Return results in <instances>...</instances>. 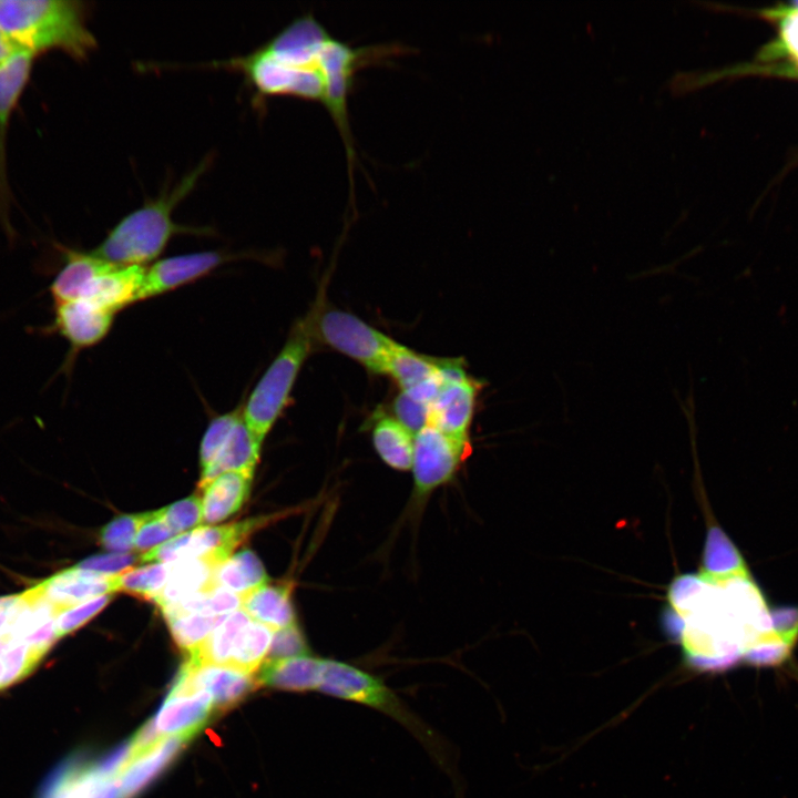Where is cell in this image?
<instances>
[{
  "label": "cell",
  "mask_w": 798,
  "mask_h": 798,
  "mask_svg": "<svg viewBox=\"0 0 798 798\" xmlns=\"http://www.w3.org/2000/svg\"><path fill=\"white\" fill-rule=\"evenodd\" d=\"M253 475L248 470L228 471L201 485L203 523L216 524L237 512L247 499Z\"/></svg>",
  "instance_id": "44dd1931"
},
{
  "label": "cell",
  "mask_w": 798,
  "mask_h": 798,
  "mask_svg": "<svg viewBox=\"0 0 798 798\" xmlns=\"http://www.w3.org/2000/svg\"><path fill=\"white\" fill-rule=\"evenodd\" d=\"M212 697L202 690L171 688L156 715L149 722L163 739L195 736L214 712Z\"/></svg>",
  "instance_id": "9a60e30c"
},
{
  "label": "cell",
  "mask_w": 798,
  "mask_h": 798,
  "mask_svg": "<svg viewBox=\"0 0 798 798\" xmlns=\"http://www.w3.org/2000/svg\"><path fill=\"white\" fill-rule=\"evenodd\" d=\"M184 740L166 737L149 750L130 758L116 779L123 798H134L160 776L182 750Z\"/></svg>",
  "instance_id": "ffe728a7"
},
{
  "label": "cell",
  "mask_w": 798,
  "mask_h": 798,
  "mask_svg": "<svg viewBox=\"0 0 798 798\" xmlns=\"http://www.w3.org/2000/svg\"><path fill=\"white\" fill-rule=\"evenodd\" d=\"M471 450V443L456 441L429 423L421 429L415 436L411 467L416 501L424 502L449 483Z\"/></svg>",
  "instance_id": "9c48e42d"
},
{
  "label": "cell",
  "mask_w": 798,
  "mask_h": 798,
  "mask_svg": "<svg viewBox=\"0 0 798 798\" xmlns=\"http://www.w3.org/2000/svg\"><path fill=\"white\" fill-rule=\"evenodd\" d=\"M114 316V313L83 299L53 303V320L42 332L58 334L68 341L70 351L64 367H70L79 351L95 346L106 337Z\"/></svg>",
  "instance_id": "4fadbf2b"
},
{
  "label": "cell",
  "mask_w": 798,
  "mask_h": 798,
  "mask_svg": "<svg viewBox=\"0 0 798 798\" xmlns=\"http://www.w3.org/2000/svg\"><path fill=\"white\" fill-rule=\"evenodd\" d=\"M221 563L214 552L174 562L166 584L152 601L163 610L192 595L215 589L213 577Z\"/></svg>",
  "instance_id": "d6986e66"
},
{
  "label": "cell",
  "mask_w": 798,
  "mask_h": 798,
  "mask_svg": "<svg viewBox=\"0 0 798 798\" xmlns=\"http://www.w3.org/2000/svg\"><path fill=\"white\" fill-rule=\"evenodd\" d=\"M136 556L129 553H105L90 556L76 567L103 574H117L131 567Z\"/></svg>",
  "instance_id": "b9f144b4"
},
{
  "label": "cell",
  "mask_w": 798,
  "mask_h": 798,
  "mask_svg": "<svg viewBox=\"0 0 798 798\" xmlns=\"http://www.w3.org/2000/svg\"><path fill=\"white\" fill-rule=\"evenodd\" d=\"M165 522L178 535L203 523L202 498L191 495L162 509Z\"/></svg>",
  "instance_id": "8d00e7d4"
},
{
  "label": "cell",
  "mask_w": 798,
  "mask_h": 798,
  "mask_svg": "<svg viewBox=\"0 0 798 798\" xmlns=\"http://www.w3.org/2000/svg\"><path fill=\"white\" fill-rule=\"evenodd\" d=\"M371 438L376 452L388 467L411 470L415 436L393 416L379 411L374 417Z\"/></svg>",
  "instance_id": "d4e9b609"
},
{
  "label": "cell",
  "mask_w": 798,
  "mask_h": 798,
  "mask_svg": "<svg viewBox=\"0 0 798 798\" xmlns=\"http://www.w3.org/2000/svg\"><path fill=\"white\" fill-rule=\"evenodd\" d=\"M444 361L446 358L421 355L395 341L388 356L386 374L405 391L438 376Z\"/></svg>",
  "instance_id": "83f0119b"
},
{
  "label": "cell",
  "mask_w": 798,
  "mask_h": 798,
  "mask_svg": "<svg viewBox=\"0 0 798 798\" xmlns=\"http://www.w3.org/2000/svg\"><path fill=\"white\" fill-rule=\"evenodd\" d=\"M40 798H123L116 777L80 757L61 765L45 784Z\"/></svg>",
  "instance_id": "2e32d148"
},
{
  "label": "cell",
  "mask_w": 798,
  "mask_h": 798,
  "mask_svg": "<svg viewBox=\"0 0 798 798\" xmlns=\"http://www.w3.org/2000/svg\"><path fill=\"white\" fill-rule=\"evenodd\" d=\"M206 167L207 161L202 162L174 188L125 215L91 252L114 265L145 266L164 252L175 235L211 233L205 228L177 224L172 217L175 207L193 191Z\"/></svg>",
  "instance_id": "277c9868"
},
{
  "label": "cell",
  "mask_w": 798,
  "mask_h": 798,
  "mask_svg": "<svg viewBox=\"0 0 798 798\" xmlns=\"http://www.w3.org/2000/svg\"><path fill=\"white\" fill-rule=\"evenodd\" d=\"M274 519V515H269L223 525L200 526L143 553L139 560L144 563H174L214 552L224 562L252 533Z\"/></svg>",
  "instance_id": "ba28073f"
},
{
  "label": "cell",
  "mask_w": 798,
  "mask_h": 798,
  "mask_svg": "<svg viewBox=\"0 0 798 798\" xmlns=\"http://www.w3.org/2000/svg\"><path fill=\"white\" fill-rule=\"evenodd\" d=\"M111 598L112 594H105L62 611L55 620L58 637L61 638L88 623L110 603Z\"/></svg>",
  "instance_id": "74e56055"
},
{
  "label": "cell",
  "mask_w": 798,
  "mask_h": 798,
  "mask_svg": "<svg viewBox=\"0 0 798 798\" xmlns=\"http://www.w3.org/2000/svg\"><path fill=\"white\" fill-rule=\"evenodd\" d=\"M317 692L390 716L416 736L442 767L447 765L446 750L436 732L410 710L378 676L346 662L324 658Z\"/></svg>",
  "instance_id": "8992f818"
},
{
  "label": "cell",
  "mask_w": 798,
  "mask_h": 798,
  "mask_svg": "<svg viewBox=\"0 0 798 798\" xmlns=\"http://www.w3.org/2000/svg\"><path fill=\"white\" fill-rule=\"evenodd\" d=\"M400 49L398 44L351 45L331 34L308 12L254 52L219 65L244 73L262 96H293L320 103L338 129L351 170L357 160L348 100L357 73L388 61Z\"/></svg>",
  "instance_id": "6da1fadb"
},
{
  "label": "cell",
  "mask_w": 798,
  "mask_h": 798,
  "mask_svg": "<svg viewBox=\"0 0 798 798\" xmlns=\"http://www.w3.org/2000/svg\"><path fill=\"white\" fill-rule=\"evenodd\" d=\"M115 574L76 566L63 570L32 586L37 594L61 612L84 601L115 593Z\"/></svg>",
  "instance_id": "e0dca14e"
},
{
  "label": "cell",
  "mask_w": 798,
  "mask_h": 798,
  "mask_svg": "<svg viewBox=\"0 0 798 798\" xmlns=\"http://www.w3.org/2000/svg\"><path fill=\"white\" fill-rule=\"evenodd\" d=\"M442 374L428 423L456 441L471 443L469 430L481 382L467 375L461 359H447Z\"/></svg>",
  "instance_id": "30bf717a"
},
{
  "label": "cell",
  "mask_w": 798,
  "mask_h": 798,
  "mask_svg": "<svg viewBox=\"0 0 798 798\" xmlns=\"http://www.w3.org/2000/svg\"><path fill=\"white\" fill-rule=\"evenodd\" d=\"M173 563H151L115 574V593L124 592L153 600L166 584Z\"/></svg>",
  "instance_id": "d6a6232c"
},
{
  "label": "cell",
  "mask_w": 798,
  "mask_h": 798,
  "mask_svg": "<svg viewBox=\"0 0 798 798\" xmlns=\"http://www.w3.org/2000/svg\"><path fill=\"white\" fill-rule=\"evenodd\" d=\"M738 569V567H737ZM735 569H705L677 577L668 590L665 616L668 631L679 643L689 665L700 671H723L747 656L740 625V594L748 583Z\"/></svg>",
  "instance_id": "7a4b0ae2"
},
{
  "label": "cell",
  "mask_w": 798,
  "mask_h": 798,
  "mask_svg": "<svg viewBox=\"0 0 798 798\" xmlns=\"http://www.w3.org/2000/svg\"><path fill=\"white\" fill-rule=\"evenodd\" d=\"M0 29L34 58L54 50L84 61L98 45L84 3L75 0H0Z\"/></svg>",
  "instance_id": "3957f363"
},
{
  "label": "cell",
  "mask_w": 798,
  "mask_h": 798,
  "mask_svg": "<svg viewBox=\"0 0 798 798\" xmlns=\"http://www.w3.org/2000/svg\"><path fill=\"white\" fill-rule=\"evenodd\" d=\"M267 581L263 563L249 549H244L221 563L213 577L215 589H225L241 596Z\"/></svg>",
  "instance_id": "4316f807"
},
{
  "label": "cell",
  "mask_w": 798,
  "mask_h": 798,
  "mask_svg": "<svg viewBox=\"0 0 798 798\" xmlns=\"http://www.w3.org/2000/svg\"><path fill=\"white\" fill-rule=\"evenodd\" d=\"M238 607H242V596L239 594L216 587L192 595L161 611L165 620H167L186 614L228 615L237 611Z\"/></svg>",
  "instance_id": "4dcf8cb0"
},
{
  "label": "cell",
  "mask_w": 798,
  "mask_h": 798,
  "mask_svg": "<svg viewBox=\"0 0 798 798\" xmlns=\"http://www.w3.org/2000/svg\"><path fill=\"white\" fill-rule=\"evenodd\" d=\"M393 417L413 436L429 422L430 405L401 391L392 403Z\"/></svg>",
  "instance_id": "f35d334b"
},
{
  "label": "cell",
  "mask_w": 798,
  "mask_h": 798,
  "mask_svg": "<svg viewBox=\"0 0 798 798\" xmlns=\"http://www.w3.org/2000/svg\"><path fill=\"white\" fill-rule=\"evenodd\" d=\"M314 330L316 340L356 360L374 374H386L395 340L348 311L327 309L324 296Z\"/></svg>",
  "instance_id": "52a82bcc"
},
{
  "label": "cell",
  "mask_w": 798,
  "mask_h": 798,
  "mask_svg": "<svg viewBox=\"0 0 798 798\" xmlns=\"http://www.w3.org/2000/svg\"><path fill=\"white\" fill-rule=\"evenodd\" d=\"M243 406L214 417L208 423L200 447V464L204 470L219 453L233 429L243 418Z\"/></svg>",
  "instance_id": "e575fe53"
},
{
  "label": "cell",
  "mask_w": 798,
  "mask_h": 798,
  "mask_svg": "<svg viewBox=\"0 0 798 798\" xmlns=\"http://www.w3.org/2000/svg\"><path fill=\"white\" fill-rule=\"evenodd\" d=\"M258 685L257 677L228 666L186 661L172 688L202 690L212 697L214 709L222 712L242 702Z\"/></svg>",
  "instance_id": "5bb4252c"
},
{
  "label": "cell",
  "mask_w": 798,
  "mask_h": 798,
  "mask_svg": "<svg viewBox=\"0 0 798 798\" xmlns=\"http://www.w3.org/2000/svg\"><path fill=\"white\" fill-rule=\"evenodd\" d=\"M145 272V266L113 265L95 277L79 299L116 314L137 301Z\"/></svg>",
  "instance_id": "ac0fdd59"
},
{
  "label": "cell",
  "mask_w": 798,
  "mask_h": 798,
  "mask_svg": "<svg viewBox=\"0 0 798 798\" xmlns=\"http://www.w3.org/2000/svg\"><path fill=\"white\" fill-rule=\"evenodd\" d=\"M61 248L63 264L49 287L53 303L79 299L95 277L114 265L92 252Z\"/></svg>",
  "instance_id": "7402d4cb"
},
{
  "label": "cell",
  "mask_w": 798,
  "mask_h": 798,
  "mask_svg": "<svg viewBox=\"0 0 798 798\" xmlns=\"http://www.w3.org/2000/svg\"><path fill=\"white\" fill-rule=\"evenodd\" d=\"M19 52L20 51L16 48L11 40L0 29V66L6 64Z\"/></svg>",
  "instance_id": "7bdbcfd3"
},
{
  "label": "cell",
  "mask_w": 798,
  "mask_h": 798,
  "mask_svg": "<svg viewBox=\"0 0 798 798\" xmlns=\"http://www.w3.org/2000/svg\"><path fill=\"white\" fill-rule=\"evenodd\" d=\"M34 57L19 52L0 66V224L8 237H14L10 222L11 192L7 173V136L10 120L29 83Z\"/></svg>",
  "instance_id": "8fae6325"
},
{
  "label": "cell",
  "mask_w": 798,
  "mask_h": 798,
  "mask_svg": "<svg viewBox=\"0 0 798 798\" xmlns=\"http://www.w3.org/2000/svg\"><path fill=\"white\" fill-rule=\"evenodd\" d=\"M174 536L176 534L165 522L162 509L150 511L137 532L134 550L146 553Z\"/></svg>",
  "instance_id": "60d3db41"
},
{
  "label": "cell",
  "mask_w": 798,
  "mask_h": 798,
  "mask_svg": "<svg viewBox=\"0 0 798 798\" xmlns=\"http://www.w3.org/2000/svg\"><path fill=\"white\" fill-rule=\"evenodd\" d=\"M146 515L147 512L114 518L100 531L101 545L113 553H127L133 550L137 532Z\"/></svg>",
  "instance_id": "d590c367"
},
{
  "label": "cell",
  "mask_w": 798,
  "mask_h": 798,
  "mask_svg": "<svg viewBox=\"0 0 798 798\" xmlns=\"http://www.w3.org/2000/svg\"><path fill=\"white\" fill-rule=\"evenodd\" d=\"M262 444L254 438L242 418L216 458L202 470L200 487L224 472L254 471Z\"/></svg>",
  "instance_id": "484cf974"
},
{
  "label": "cell",
  "mask_w": 798,
  "mask_h": 798,
  "mask_svg": "<svg viewBox=\"0 0 798 798\" xmlns=\"http://www.w3.org/2000/svg\"><path fill=\"white\" fill-rule=\"evenodd\" d=\"M323 296L324 291H320L307 314L295 323L283 348L243 406L245 424L260 443L286 408L298 374L311 351L316 340L315 318Z\"/></svg>",
  "instance_id": "5b68a950"
},
{
  "label": "cell",
  "mask_w": 798,
  "mask_h": 798,
  "mask_svg": "<svg viewBox=\"0 0 798 798\" xmlns=\"http://www.w3.org/2000/svg\"><path fill=\"white\" fill-rule=\"evenodd\" d=\"M274 630L256 621H249L237 634L227 666L255 674L266 661Z\"/></svg>",
  "instance_id": "f1b7e54d"
},
{
  "label": "cell",
  "mask_w": 798,
  "mask_h": 798,
  "mask_svg": "<svg viewBox=\"0 0 798 798\" xmlns=\"http://www.w3.org/2000/svg\"><path fill=\"white\" fill-rule=\"evenodd\" d=\"M249 621L252 618L242 608L231 613L202 644L187 653V659L196 664L227 666L233 643Z\"/></svg>",
  "instance_id": "f546056e"
},
{
  "label": "cell",
  "mask_w": 798,
  "mask_h": 798,
  "mask_svg": "<svg viewBox=\"0 0 798 798\" xmlns=\"http://www.w3.org/2000/svg\"><path fill=\"white\" fill-rule=\"evenodd\" d=\"M44 652L7 636L0 637V690L27 677Z\"/></svg>",
  "instance_id": "1f68e13d"
},
{
  "label": "cell",
  "mask_w": 798,
  "mask_h": 798,
  "mask_svg": "<svg viewBox=\"0 0 798 798\" xmlns=\"http://www.w3.org/2000/svg\"><path fill=\"white\" fill-rule=\"evenodd\" d=\"M323 662L310 654L265 661L258 669V684L286 692H317Z\"/></svg>",
  "instance_id": "603a6c76"
},
{
  "label": "cell",
  "mask_w": 798,
  "mask_h": 798,
  "mask_svg": "<svg viewBox=\"0 0 798 798\" xmlns=\"http://www.w3.org/2000/svg\"><path fill=\"white\" fill-rule=\"evenodd\" d=\"M307 654H310L307 641L298 625L293 624L274 632L266 661Z\"/></svg>",
  "instance_id": "ab89813d"
},
{
  "label": "cell",
  "mask_w": 798,
  "mask_h": 798,
  "mask_svg": "<svg viewBox=\"0 0 798 798\" xmlns=\"http://www.w3.org/2000/svg\"><path fill=\"white\" fill-rule=\"evenodd\" d=\"M238 258L241 254L204 250L158 259L151 267H146L137 301L175 290Z\"/></svg>",
  "instance_id": "7c38bea8"
},
{
  "label": "cell",
  "mask_w": 798,
  "mask_h": 798,
  "mask_svg": "<svg viewBox=\"0 0 798 798\" xmlns=\"http://www.w3.org/2000/svg\"><path fill=\"white\" fill-rule=\"evenodd\" d=\"M291 593V582L266 583L244 594L241 608L253 621L280 630L296 624Z\"/></svg>",
  "instance_id": "cb8c5ba5"
},
{
  "label": "cell",
  "mask_w": 798,
  "mask_h": 798,
  "mask_svg": "<svg viewBox=\"0 0 798 798\" xmlns=\"http://www.w3.org/2000/svg\"><path fill=\"white\" fill-rule=\"evenodd\" d=\"M226 617L227 615L186 614L167 618L166 622L177 646L190 653L202 644Z\"/></svg>",
  "instance_id": "836d02e7"
}]
</instances>
